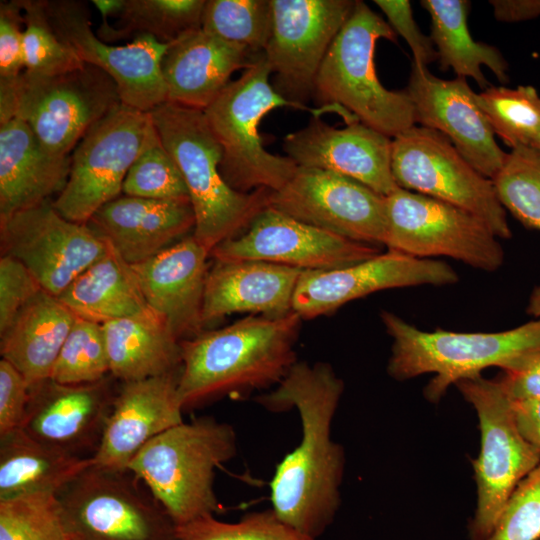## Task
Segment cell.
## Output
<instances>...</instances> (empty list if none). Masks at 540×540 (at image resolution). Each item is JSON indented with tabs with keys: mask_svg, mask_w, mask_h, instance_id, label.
Masks as SVG:
<instances>
[{
	"mask_svg": "<svg viewBox=\"0 0 540 540\" xmlns=\"http://www.w3.org/2000/svg\"><path fill=\"white\" fill-rule=\"evenodd\" d=\"M420 4L430 16V38L442 71L452 69L457 77L472 78L484 90L489 83L482 66H487L500 83L508 82V64L501 52L495 46L475 41L469 32V1L422 0Z\"/></svg>",
	"mask_w": 540,
	"mask_h": 540,
	"instance_id": "cell-33",
	"label": "cell"
},
{
	"mask_svg": "<svg viewBox=\"0 0 540 540\" xmlns=\"http://www.w3.org/2000/svg\"><path fill=\"white\" fill-rule=\"evenodd\" d=\"M70 166L71 155L50 153L24 121L0 124V219L59 194Z\"/></svg>",
	"mask_w": 540,
	"mask_h": 540,
	"instance_id": "cell-28",
	"label": "cell"
},
{
	"mask_svg": "<svg viewBox=\"0 0 540 540\" xmlns=\"http://www.w3.org/2000/svg\"><path fill=\"white\" fill-rule=\"evenodd\" d=\"M208 256L209 252L191 235L130 265L147 305L179 341L203 332Z\"/></svg>",
	"mask_w": 540,
	"mask_h": 540,
	"instance_id": "cell-24",
	"label": "cell"
},
{
	"mask_svg": "<svg viewBox=\"0 0 540 540\" xmlns=\"http://www.w3.org/2000/svg\"><path fill=\"white\" fill-rule=\"evenodd\" d=\"M24 14L20 0L0 2V82L12 81L25 70Z\"/></svg>",
	"mask_w": 540,
	"mask_h": 540,
	"instance_id": "cell-45",
	"label": "cell"
},
{
	"mask_svg": "<svg viewBox=\"0 0 540 540\" xmlns=\"http://www.w3.org/2000/svg\"><path fill=\"white\" fill-rule=\"evenodd\" d=\"M0 239L2 255L21 262L56 297L109 245L88 224L64 218L48 201L1 218Z\"/></svg>",
	"mask_w": 540,
	"mask_h": 540,
	"instance_id": "cell-14",
	"label": "cell"
},
{
	"mask_svg": "<svg viewBox=\"0 0 540 540\" xmlns=\"http://www.w3.org/2000/svg\"><path fill=\"white\" fill-rule=\"evenodd\" d=\"M110 374L102 324L76 317L50 379L60 384L93 383Z\"/></svg>",
	"mask_w": 540,
	"mask_h": 540,
	"instance_id": "cell-39",
	"label": "cell"
},
{
	"mask_svg": "<svg viewBox=\"0 0 540 540\" xmlns=\"http://www.w3.org/2000/svg\"><path fill=\"white\" fill-rule=\"evenodd\" d=\"M153 129L150 112L123 103L109 112L72 151L69 177L51 203L54 209L87 224L98 209L121 196L125 177Z\"/></svg>",
	"mask_w": 540,
	"mask_h": 540,
	"instance_id": "cell-13",
	"label": "cell"
},
{
	"mask_svg": "<svg viewBox=\"0 0 540 540\" xmlns=\"http://www.w3.org/2000/svg\"><path fill=\"white\" fill-rule=\"evenodd\" d=\"M534 149L538 150L540 152V139L539 141L537 142L536 146L534 147Z\"/></svg>",
	"mask_w": 540,
	"mask_h": 540,
	"instance_id": "cell-52",
	"label": "cell"
},
{
	"mask_svg": "<svg viewBox=\"0 0 540 540\" xmlns=\"http://www.w3.org/2000/svg\"><path fill=\"white\" fill-rule=\"evenodd\" d=\"M236 454L234 428L203 416L153 438L131 460L128 470L179 526L222 511L214 492L215 472Z\"/></svg>",
	"mask_w": 540,
	"mask_h": 540,
	"instance_id": "cell-5",
	"label": "cell"
},
{
	"mask_svg": "<svg viewBox=\"0 0 540 540\" xmlns=\"http://www.w3.org/2000/svg\"><path fill=\"white\" fill-rule=\"evenodd\" d=\"M354 0H271L272 32L264 50L272 86L286 100L305 105Z\"/></svg>",
	"mask_w": 540,
	"mask_h": 540,
	"instance_id": "cell-15",
	"label": "cell"
},
{
	"mask_svg": "<svg viewBox=\"0 0 540 540\" xmlns=\"http://www.w3.org/2000/svg\"><path fill=\"white\" fill-rule=\"evenodd\" d=\"M374 3L384 13L387 23L395 34H399L409 45L413 54V64L427 67L438 60L437 51L430 36L421 32L408 0H375Z\"/></svg>",
	"mask_w": 540,
	"mask_h": 540,
	"instance_id": "cell-46",
	"label": "cell"
},
{
	"mask_svg": "<svg viewBox=\"0 0 540 540\" xmlns=\"http://www.w3.org/2000/svg\"><path fill=\"white\" fill-rule=\"evenodd\" d=\"M391 168L398 187L469 211L499 239L512 237L492 180L478 172L442 133L414 125L392 138Z\"/></svg>",
	"mask_w": 540,
	"mask_h": 540,
	"instance_id": "cell-11",
	"label": "cell"
},
{
	"mask_svg": "<svg viewBox=\"0 0 540 540\" xmlns=\"http://www.w3.org/2000/svg\"><path fill=\"white\" fill-rule=\"evenodd\" d=\"M385 198L388 250L417 258L449 257L486 272L503 265L499 238L469 211L400 187Z\"/></svg>",
	"mask_w": 540,
	"mask_h": 540,
	"instance_id": "cell-12",
	"label": "cell"
},
{
	"mask_svg": "<svg viewBox=\"0 0 540 540\" xmlns=\"http://www.w3.org/2000/svg\"><path fill=\"white\" fill-rule=\"evenodd\" d=\"M205 4L206 0H123L116 25L102 18L96 35L109 44L133 35L170 44L201 28Z\"/></svg>",
	"mask_w": 540,
	"mask_h": 540,
	"instance_id": "cell-34",
	"label": "cell"
},
{
	"mask_svg": "<svg viewBox=\"0 0 540 540\" xmlns=\"http://www.w3.org/2000/svg\"><path fill=\"white\" fill-rule=\"evenodd\" d=\"M0 540H72L58 496L0 500Z\"/></svg>",
	"mask_w": 540,
	"mask_h": 540,
	"instance_id": "cell-38",
	"label": "cell"
},
{
	"mask_svg": "<svg viewBox=\"0 0 540 540\" xmlns=\"http://www.w3.org/2000/svg\"><path fill=\"white\" fill-rule=\"evenodd\" d=\"M110 375L122 382L180 370V341L152 310L102 324Z\"/></svg>",
	"mask_w": 540,
	"mask_h": 540,
	"instance_id": "cell-31",
	"label": "cell"
},
{
	"mask_svg": "<svg viewBox=\"0 0 540 540\" xmlns=\"http://www.w3.org/2000/svg\"><path fill=\"white\" fill-rule=\"evenodd\" d=\"M406 91L412 101L416 123L446 136L459 153L482 175L493 179L507 153L477 104L475 92L465 78L445 80L427 67L412 65Z\"/></svg>",
	"mask_w": 540,
	"mask_h": 540,
	"instance_id": "cell-20",
	"label": "cell"
},
{
	"mask_svg": "<svg viewBox=\"0 0 540 540\" xmlns=\"http://www.w3.org/2000/svg\"><path fill=\"white\" fill-rule=\"evenodd\" d=\"M49 22L86 63L105 71L117 84L123 104L150 112L167 101L161 72L169 44L148 35L125 45L102 41L92 30L87 3L80 0H43Z\"/></svg>",
	"mask_w": 540,
	"mask_h": 540,
	"instance_id": "cell-16",
	"label": "cell"
},
{
	"mask_svg": "<svg viewBox=\"0 0 540 540\" xmlns=\"http://www.w3.org/2000/svg\"><path fill=\"white\" fill-rule=\"evenodd\" d=\"M42 290L28 269L15 258H0V334L20 311Z\"/></svg>",
	"mask_w": 540,
	"mask_h": 540,
	"instance_id": "cell-44",
	"label": "cell"
},
{
	"mask_svg": "<svg viewBox=\"0 0 540 540\" xmlns=\"http://www.w3.org/2000/svg\"><path fill=\"white\" fill-rule=\"evenodd\" d=\"M380 317L392 338L388 375L405 381L434 374L423 392L432 403L462 379L479 376L489 367L516 369L540 351V318L499 332H454L424 331L386 310Z\"/></svg>",
	"mask_w": 540,
	"mask_h": 540,
	"instance_id": "cell-4",
	"label": "cell"
},
{
	"mask_svg": "<svg viewBox=\"0 0 540 540\" xmlns=\"http://www.w3.org/2000/svg\"><path fill=\"white\" fill-rule=\"evenodd\" d=\"M512 408L520 434L540 451V400L512 401Z\"/></svg>",
	"mask_w": 540,
	"mask_h": 540,
	"instance_id": "cell-49",
	"label": "cell"
},
{
	"mask_svg": "<svg viewBox=\"0 0 540 540\" xmlns=\"http://www.w3.org/2000/svg\"><path fill=\"white\" fill-rule=\"evenodd\" d=\"M179 374L180 370L122 382L99 445L91 455L93 465L127 471L131 460L149 441L184 422L178 395Z\"/></svg>",
	"mask_w": 540,
	"mask_h": 540,
	"instance_id": "cell-23",
	"label": "cell"
},
{
	"mask_svg": "<svg viewBox=\"0 0 540 540\" xmlns=\"http://www.w3.org/2000/svg\"><path fill=\"white\" fill-rule=\"evenodd\" d=\"M272 21L271 0H206L201 28L261 54L271 37Z\"/></svg>",
	"mask_w": 540,
	"mask_h": 540,
	"instance_id": "cell-36",
	"label": "cell"
},
{
	"mask_svg": "<svg viewBox=\"0 0 540 540\" xmlns=\"http://www.w3.org/2000/svg\"><path fill=\"white\" fill-rule=\"evenodd\" d=\"M492 182L504 209L526 228L540 231V152L512 149Z\"/></svg>",
	"mask_w": 540,
	"mask_h": 540,
	"instance_id": "cell-37",
	"label": "cell"
},
{
	"mask_svg": "<svg viewBox=\"0 0 540 540\" xmlns=\"http://www.w3.org/2000/svg\"><path fill=\"white\" fill-rule=\"evenodd\" d=\"M301 320L294 311L280 318L248 316L180 341L183 410L277 385L297 362Z\"/></svg>",
	"mask_w": 540,
	"mask_h": 540,
	"instance_id": "cell-2",
	"label": "cell"
},
{
	"mask_svg": "<svg viewBox=\"0 0 540 540\" xmlns=\"http://www.w3.org/2000/svg\"><path fill=\"white\" fill-rule=\"evenodd\" d=\"M455 386L473 406L479 421L481 447L472 461L477 502L468 536L469 540H485L517 485L540 464V451L520 434L512 401L497 379L479 375L462 379Z\"/></svg>",
	"mask_w": 540,
	"mask_h": 540,
	"instance_id": "cell-9",
	"label": "cell"
},
{
	"mask_svg": "<svg viewBox=\"0 0 540 540\" xmlns=\"http://www.w3.org/2000/svg\"><path fill=\"white\" fill-rule=\"evenodd\" d=\"M30 399V385L8 361H0V437L20 429Z\"/></svg>",
	"mask_w": 540,
	"mask_h": 540,
	"instance_id": "cell-47",
	"label": "cell"
},
{
	"mask_svg": "<svg viewBox=\"0 0 540 540\" xmlns=\"http://www.w3.org/2000/svg\"><path fill=\"white\" fill-rule=\"evenodd\" d=\"M122 194L159 200L189 199L182 173L155 126L125 177Z\"/></svg>",
	"mask_w": 540,
	"mask_h": 540,
	"instance_id": "cell-41",
	"label": "cell"
},
{
	"mask_svg": "<svg viewBox=\"0 0 540 540\" xmlns=\"http://www.w3.org/2000/svg\"><path fill=\"white\" fill-rule=\"evenodd\" d=\"M458 280V273L446 262L387 250L347 267L304 271L292 307L301 319H310L333 313L350 301L381 290L446 286Z\"/></svg>",
	"mask_w": 540,
	"mask_h": 540,
	"instance_id": "cell-19",
	"label": "cell"
},
{
	"mask_svg": "<svg viewBox=\"0 0 540 540\" xmlns=\"http://www.w3.org/2000/svg\"><path fill=\"white\" fill-rule=\"evenodd\" d=\"M496 20L520 22L540 16V0H491Z\"/></svg>",
	"mask_w": 540,
	"mask_h": 540,
	"instance_id": "cell-50",
	"label": "cell"
},
{
	"mask_svg": "<svg viewBox=\"0 0 540 540\" xmlns=\"http://www.w3.org/2000/svg\"><path fill=\"white\" fill-rule=\"evenodd\" d=\"M57 298L76 317L99 324L151 310L131 266L110 242L105 254L74 279Z\"/></svg>",
	"mask_w": 540,
	"mask_h": 540,
	"instance_id": "cell-32",
	"label": "cell"
},
{
	"mask_svg": "<svg viewBox=\"0 0 540 540\" xmlns=\"http://www.w3.org/2000/svg\"><path fill=\"white\" fill-rule=\"evenodd\" d=\"M129 470L90 466L57 496L72 540H178L163 506Z\"/></svg>",
	"mask_w": 540,
	"mask_h": 540,
	"instance_id": "cell-10",
	"label": "cell"
},
{
	"mask_svg": "<svg viewBox=\"0 0 540 540\" xmlns=\"http://www.w3.org/2000/svg\"><path fill=\"white\" fill-rule=\"evenodd\" d=\"M116 393L108 377L93 383L60 384L48 378L30 386L20 427L47 445L80 455L97 449Z\"/></svg>",
	"mask_w": 540,
	"mask_h": 540,
	"instance_id": "cell-22",
	"label": "cell"
},
{
	"mask_svg": "<svg viewBox=\"0 0 540 540\" xmlns=\"http://www.w3.org/2000/svg\"><path fill=\"white\" fill-rule=\"evenodd\" d=\"M20 3L24 14L25 71L52 76L78 69L85 64L52 28L43 0H20Z\"/></svg>",
	"mask_w": 540,
	"mask_h": 540,
	"instance_id": "cell-40",
	"label": "cell"
},
{
	"mask_svg": "<svg viewBox=\"0 0 540 540\" xmlns=\"http://www.w3.org/2000/svg\"><path fill=\"white\" fill-rule=\"evenodd\" d=\"M378 253L376 246L344 238L267 206L246 232L223 241L210 256L219 261H264L314 271L347 267Z\"/></svg>",
	"mask_w": 540,
	"mask_h": 540,
	"instance_id": "cell-18",
	"label": "cell"
},
{
	"mask_svg": "<svg viewBox=\"0 0 540 540\" xmlns=\"http://www.w3.org/2000/svg\"><path fill=\"white\" fill-rule=\"evenodd\" d=\"M497 381L512 401L540 400V351Z\"/></svg>",
	"mask_w": 540,
	"mask_h": 540,
	"instance_id": "cell-48",
	"label": "cell"
},
{
	"mask_svg": "<svg viewBox=\"0 0 540 540\" xmlns=\"http://www.w3.org/2000/svg\"><path fill=\"white\" fill-rule=\"evenodd\" d=\"M303 272L264 261L215 260L206 276L203 324L232 313L250 312L269 318L290 314Z\"/></svg>",
	"mask_w": 540,
	"mask_h": 540,
	"instance_id": "cell-27",
	"label": "cell"
},
{
	"mask_svg": "<svg viewBox=\"0 0 540 540\" xmlns=\"http://www.w3.org/2000/svg\"><path fill=\"white\" fill-rule=\"evenodd\" d=\"M475 98L494 134L511 150L536 146L540 139V95L533 86H489Z\"/></svg>",
	"mask_w": 540,
	"mask_h": 540,
	"instance_id": "cell-35",
	"label": "cell"
},
{
	"mask_svg": "<svg viewBox=\"0 0 540 540\" xmlns=\"http://www.w3.org/2000/svg\"><path fill=\"white\" fill-rule=\"evenodd\" d=\"M76 316L56 296L41 290L0 334L2 359L30 386L50 378Z\"/></svg>",
	"mask_w": 540,
	"mask_h": 540,
	"instance_id": "cell-29",
	"label": "cell"
},
{
	"mask_svg": "<svg viewBox=\"0 0 540 540\" xmlns=\"http://www.w3.org/2000/svg\"><path fill=\"white\" fill-rule=\"evenodd\" d=\"M269 206L356 242L376 246L386 239L385 196L331 171L298 166L281 189L271 191Z\"/></svg>",
	"mask_w": 540,
	"mask_h": 540,
	"instance_id": "cell-17",
	"label": "cell"
},
{
	"mask_svg": "<svg viewBox=\"0 0 540 540\" xmlns=\"http://www.w3.org/2000/svg\"><path fill=\"white\" fill-rule=\"evenodd\" d=\"M270 76L271 70L262 53L204 110L222 148L220 173L232 189L241 193L261 188L277 191L298 168L291 158L272 154L264 148L259 125L268 112L288 106L310 111L314 117L327 111L342 114L336 106L311 109L286 100L269 82Z\"/></svg>",
	"mask_w": 540,
	"mask_h": 540,
	"instance_id": "cell-6",
	"label": "cell"
},
{
	"mask_svg": "<svg viewBox=\"0 0 540 540\" xmlns=\"http://www.w3.org/2000/svg\"><path fill=\"white\" fill-rule=\"evenodd\" d=\"M158 135L179 167L195 215L193 237L209 255L248 228L267 206L271 190L241 193L220 173L222 148L203 110L164 102L150 111Z\"/></svg>",
	"mask_w": 540,
	"mask_h": 540,
	"instance_id": "cell-3",
	"label": "cell"
},
{
	"mask_svg": "<svg viewBox=\"0 0 540 540\" xmlns=\"http://www.w3.org/2000/svg\"><path fill=\"white\" fill-rule=\"evenodd\" d=\"M539 537L540 464L517 485L485 540H537Z\"/></svg>",
	"mask_w": 540,
	"mask_h": 540,
	"instance_id": "cell-43",
	"label": "cell"
},
{
	"mask_svg": "<svg viewBox=\"0 0 540 540\" xmlns=\"http://www.w3.org/2000/svg\"><path fill=\"white\" fill-rule=\"evenodd\" d=\"M178 540H314L282 521L273 509L245 514L237 522L204 515L177 526Z\"/></svg>",
	"mask_w": 540,
	"mask_h": 540,
	"instance_id": "cell-42",
	"label": "cell"
},
{
	"mask_svg": "<svg viewBox=\"0 0 540 540\" xmlns=\"http://www.w3.org/2000/svg\"><path fill=\"white\" fill-rule=\"evenodd\" d=\"M380 39L396 42V34L367 4L356 1L322 62L313 97L394 138L416 121L407 91L388 90L378 78L375 49Z\"/></svg>",
	"mask_w": 540,
	"mask_h": 540,
	"instance_id": "cell-7",
	"label": "cell"
},
{
	"mask_svg": "<svg viewBox=\"0 0 540 540\" xmlns=\"http://www.w3.org/2000/svg\"><path fill=\"white\" fill-rule=\"evenodd\" d=\"M537 540H540V537Z\"/></svg>",
	"mask_w": 540,
	"mask_h": 540,
	"instance_id": "cell-53",
	"label": "cell"
},
{
	"mask_svg": "<svg viewBox=\"0 0 540 540\" xmlns=\"http://www.w3.org/2000/svg\"><path fill=\"white\" fill-rule=\"evenodd\" d=\"M526 312L535 319L540 318V285L532 290L528 299Z\"/></svg>",
	"mask_w": 540,
	"mask_h": 540,
	"instance_id": "cell-51",
	"label": "cell"
},
{
	"mask_svg": "<svg viewBox=\"0 0 540 540\" xmlns=\"http://www.w3.org/2000/svg\"><path fill=\"white\" fill-rule=\"evenodd\" d=\"M87 224L133 265L155 256L194 229L195 215L188 198L122 195L98 209Z\"/></svg>",
	"mask_w": 540,
	"mask_h": 540,
	"instance_id": "cell-26",
	"label": "cell"
},
{
	"mask_svg": "<svg viewBox=\"0 0 540 540\" xmlns=\"http://www.w3.org/2000/svg\"><path fill=\"white\" fill-rule=\"evenodd\" d=\"M283 150L298 166L344 175L383 196L398 188L391 168L392 138L360 121L339 129L313 116L284 138Z\"/></svg>",
	"mask_w": 540,
	"mask_h": 540,
	"instance_id": "cell-21",
	"label": "cell"
},
{
	"mask_svg": "<svg viewBox=\"0 0 540 540\" xmlns=\"http://www.w3.org/2000/svg\"><path fill=\"white\" fill-rule=\"evenodd\" d=\"M92 465L91 456L47 445L17 429L0 437V500L58 495Z\"/></svg>",
	"mask_w": 540,
	"mask_h": 540,
	"instance_id": "cell-30",
	"label": "cell"
},
{
	"mask_svg": "<svg viewBox=\"0 0 540 540\" xmlns=\"http://www.w3.org/2000/svg\"><path fill=\"white\" fill-rule=\"evenodd\" d=\"M261 54L202 28L190 31L170 43L162 58L167 101L204 111L231 82V75Z\"/></svg>",
	"mask_w": 540,
	"mask_h": 540,
	"instance_id": "cell-25",
	"label": "cell"
},
{
	"mask_svg": "<svg viewBox=\"0 0 540 540\" xmlns=\"http://www.w3.org/2000/svg\"><path fill=\"white\" fill-rule=\"evenodd\" d=\"M122 104L115 81L90 64L52 76L23 71L0 82V124L24 121L52 154L68 156L88 130Z\"/></svg>",
	"mask_w": 540,
	"mask_h": 540,
	"instance_id": "cell-8",
	"label": "cell"
},
{
	"mask_svg": "<svg viewBox=\"0 0 540 540\" xmlns=\"http://www.w3.org/2000/svg\"><path fill=\"white\" fill-rule=\"evenodd\" d=\"M344 383L325 362H296L285 377L256 400L269 411L295 409L300 443L277 464L270 482L272 509L297 531L316 540L341 504L343 447L331 437Z\"/></svg>",
	"mask_w": 540,
	"mask_h": 540,
	"instance_id": "cell-1",
	"label": "cell"
}]
</instances>
